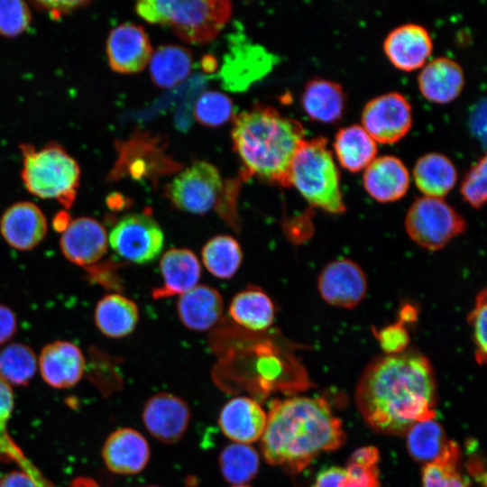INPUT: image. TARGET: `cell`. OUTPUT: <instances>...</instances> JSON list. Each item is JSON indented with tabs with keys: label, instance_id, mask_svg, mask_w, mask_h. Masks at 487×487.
<instances>
[{
	"label": "cell",
	"instance_id": "cell-1",
	"mask_svg": "<svg viewBox=\"0 0 487 487\" xmlns=\"http://www.w3.org/2000/svg\"><path fill=\"white\" fill-rule=\"evenodd\" d=\"M436 377L428 359L414 350L372 361L361 376L356 404L375 431L402 435L414 424L435 418Z\"/></svg>",
	"mask_w": 487,
	"mask_h": 487
},
{
	"label": "cell",
	"instance_id": "cell-2",
	"mask_svg": "<svg viewBox=\"0 0 487 487\" xmlns=\"http://www.w3.org/2000/svg\"><path fill=\"white\" fill-rule=\"evenodd\" d=\"M345 440L342 422L326 400L292 397L271 401L261 451L269 464L299 473L318 455L339 448Z\"/></svg>",
	"mask_w": 487,
	"mask_h": 487
},
{
	"label": "cell",
	"instance_id": "cell-3",
	"mask_svg": "<svg viewBox=\"0 0 487 487\" xmlns=\"http://www.w3.org/2000/svg\"><path fill=\"white\" fill-rule=\"evenodd\" d=\"M231 136L244 175L289 187L292 160L306 139L299 121L255 104L233 118Z\"/></svg>",
	"mask_w": 487,
	"mask_h": 487
},
{
	"label": "cell",
	"instance_id": "cell-4",
	"mask_svg": "<svg viewBox=\"0 0 487 487\" xmlns=\"http://www.w3.org/2000/svg\"><path fill=\"white\" fill-rule=\"evenodd\" d=\"M232 10L231 2L225 0H144L135 5L146 22L167 25L182 41L196 44L214 40Z\"/></svg>",
	"mask_w": 487,
	"mask_h": 487
},
{
	"label": "cell",
	"instance_id": "cell-5",
	"mask_svg": "<svg viewBox=\"0 0 487 487\" xmlns=\"http://www.w3.org/2000/svg\"><path fill=\"white\" fill-rule=\"evenodd\" d=\"M290 186L313 207L332 214L345 210L338 167L324 136L301 142L289 170Z\"/></svg>",
	"mask_w": 487,
	"mask_h": 487
},
{
	"label": "cell",
	"instance_id": "cell-6",
	"mask_svg": "<svg viewBox=\"0 0 487 487\" xmlns=\"http://www.w3.org/2000/svg\"><path fill=\"white\" fill-rule=\"evenodd\" d=\"M23 181L32 194L41 198H56L69 208L79 185L80 169L65 149L50 143L41 149L23 144Z\"/></svg>",
	"mask_w": 487,
	"mask_h": 487
},
{
	"label": "cell",
	"instance_id": "cell-7",
	"mask_svg": "<svg viewBox=\"0 0 487 487\" xmlns=\"http://www.w3.org/2000/svg\"><path fill=\"white\" fill-rule=\"evenodd\" d=\"M464 217L444 198H417L405 217L407 234L417 244L436 251L465 230Z\"/></svg>",
	"mask_w": 487,
	"mask_h": 487
},
{
	"label": "cell",
	"instance_id": "cell-8",
	"mask_svg": "<svg viewBox=\"0 0 487 487\" xmlns=\"http://www.w3.org/2000/svg\"><path fill=\"white\" fill-rule=\"evenodd\" d=\"M223 190L224 182L217 168L207 161H198L170 182L166 195L179 209L204 214L213 208Z\"/></svg>",
	"mask_w": 487,
	"mask_h": 487
},
{
	"label": "cell",
	"instance_id": "cell-9",
	"mask_svg": "<svg viewBox=\"0 0 487 487\" xmlns=\"http://www.w3.org/2000/svg\"><path fill=\"white\" fill-rule=\"evenodd\" d=\"M108 243L124 260L143 264L156 259L163 248V231L151 216L133 213L122 217L112 228Z\"/></svg>",
	"mask_w": 487,
	"mask_h": 487
},
{
	"label": "cell",
	"instance_id": "cell-10",
	"mask_svg": "<svg viewBox=\"0 0 487 487\" xmlns=\"http://www.w3.org/2000/svg\"><path fill=\"white\" fill-rule=\"evenodd\" d=\"M361 121L376 142L393 143L411 128L412 106L400 92L383 93L365 104Z\"/></svg>",
	"mask_w": 487,
	"mask_h": 487
},
{
	"label": "cell",
	"instance_id": "cell-11",
	"mask_svg": "<svg viewBox=\"0 0 487 487\" xmlns=\"http://www.w3.org/2000/svg\"><path fill=\"white\" fill-rule=\"evenodd\" d=\"M321 298L328 304L353 308L365 297L367 280L361 267L349 259L326 264L317 280Z\"/></svg>",
	"mask_w": 487,
	"mask_h": 487
},
{
	"label": "cell",
	"instance_id": "cell-12",
	"mask_svg": "<svg viewBox=\"0 0 487 487\" xmlns=\"http://www.w3.org/2000/svg\"><path fill=\"white\" fill-rule=\"evenodd\" d=\"M142 418L153 437L172 444L180 440L187 431L190 409L183 399L171 393L159 392L147 400Z\"/></svg>",
	"mask_w": 487,
	"mask_h": 487
},
{
	"label": "cell",
	"instance_id": "cell-13",
	"mask_svg": "<svg viewBox=\"0 0 487 487\" xmlns=\"http://www.w3.org/2000/svg\"><path fill=\"white\" fill-rule=\"evenodd\" d=\"M152 48L144 29L134 23H122L114 28L106 40L110 68L118 73L133 74L149 64Z\"/></svg>",
	"mask_w": 487,
	"mask_h": 487
},
{
	"label": "cell",
	"instance_id": "cell-14",
	"mask_svg": "<svg viewBox=\"0 0 487 487\" xmlns=\"http://www.w3.org/2000/svg\"><path fill=\"white\" fill-rule=\"evenodd\" d=\"M107 244L105 227L87 216L71 220L60 240V250L67 260L85 267L95 264L105 255Z\"/></svg>",
	"mask_w": 487,
	"mask_h": 487
},
{
	"label": "cell",
	"instance_id": "cell-15",
	"mask_svg": "<svg viewBox=\"0 0 487 487\" xmlns=\"http://www.w3.org/2000/svg\"><path fill=\"white\" fill-rule=\"evenodd\" d=\"M383 50L398 69L410 71L422 68L431 55L433 41L428 31L413 23L393 28L385 37Z\"/></svg>",
	"mask_w": 487,
	"mask_h": 487
},
{
	"label": "cell",
	"instance_id": "cell-16",
	"mask_svg": "<svg viewBox=\"0 0 487 487\" xmlns=\"http://www.w3.org/2000/svg\"><path fill=\"white\" fill-rule=\"evenodd\" d=\"M47 221L42 211L29 201L10 206L0 218V233L5 241L20 251L36 247L47 234Z\"/></svg>",
	"mask_w": 487,
	"mask_h": 487
},
{
	"label": "cell",
	"instance_id": "cell-17",
	"mask_svg": "<svg viewBox=\"0 0 487 487\" xmlns=\"http://www.w3.org/2000/svg\"><path fill=\"white\" fill-rule=\"evenodd\" d=\"M267 414L261 405L248 397H235L221 409L218 423L224 435L235 443L250 445L261 439Z\"/></svg>",
	"mask_w": 487,
	"mask_h": 487
},
{
	"label": "cell",
	"instance_id": "cell-18",
	"mask_svg": "<svg viewBox=\"0 0 487 487\" xmlns=\"http://www.w3.org/2000/svg\"><path fill=\"white\" fill-rule=\"evenodd\" d=\"M39 366L43 380L49 385L65 389L79 381L86 361L81 350L73 343L54 341L42 348Z\"/></svg>",
	"mask_w": 487,
	"mask_h": 487
},
{
	"label": "cell",
	"instance_id": "cell-19",
	"mask_svg": "<svg viewBox=\"0 0 487 487\" xmlns=\"http://www.w3.org/2000/svg\"><path fill=\"white\" fill-rule=\"evenodd\" d=\"M409 182V170L404 162L394 155L375 157L363 174L366 192L382 203L401 198L407 193Z\"/></svg>",
	"mask_w": 487,
	"mask_h": 487
},
{
	"label": "cell",
	"instance_id": "cell-20",
	"mask_svg": "<svg viewBox=\"0 0 487 487\" xmlns=\"http://www.w3.org/2000/svg\"><path fill=\"white\" fill-rule=\"evenodd\" d=\"M102 455L106 467L119 474H134L142 471L150 458L145 437L135 429L123 427L106 438Z\"/></svg>",
	"mask_w": 487,
	"mask_h": 487
},
{
	"label": "cell",
	"instance_id": "cell-21",
	"mask_svg": "<svg viewBox=\"0 0 487 487\" xmlns=\"http://www.w3.org/2000/svg\"><path fill=\"white\" fill-rule=\"evenodd\" d=\"M418 85L427 100L448 103L456 98L464 87V70L455 60L437 57L423 65L418 75Z\"/></svg>",
	"mask_w": 487,
	"mask_h": 487
},
{
	"label": "cell",
	"instance_id": "cell-22",
	"mask_svg": "<svg viewBox=\"0 0 487 487\" xmlns=\"http://www.w3.org/2000/svg\"><path fill=\"white\" fill-rule=\"evenodd\" d=\"M161 286L152 291L154 299L182 295L197 286L201 268L196 254L186 248H172L161 257Z\"/></svg>",
	"mask_w": 487,
	"mask_h": 487
},
{
	"label": "cell",
	"instance_id": "cell-23",
	"mask_svg": "<svg viewBox=\"0 0 487 487\" xmlns=\"http://www.w3.org/2000/svg\"><path fill=\"white\" fill-rule=\"evenodd\" d=\"M224 302L221 294L207 285H197L180 295L177 303L182 324L193 331H206L222 316Z\"/></svg>",
	"mask_w": 487,
	"mask_h": 487
},
{
	"label": "cell",
	"instance_id": "cell-24",
	"mask_svg": "<svg viewBox=\"0 0 487 487\" xmlns=\"http://www.w3.org/2000/svg\"><path fill=\"white\" fill-rule=\"evenodd\" d=\"M346 96L336 81L313 78L308 80L301 95V105L313 120L334 123L339 120L345 108Z\"/></svg>",
	"mask_w": 487,
	"mask_h": 487
},
{
	"label": "cell",
	"instance_id": "cell-25",
	"mask_svg": "<svg viewBox=\"0 0 487 487\" xmlns=\"http://www.w3.org/2000/svg\"><path fill=\"white\" fill-rule=\"evenodd\" d=\"M416 186L424 196L443 198L455 187L457 170L446 155L431 152L420 156L413 167Z\"/></svg>",
	"mask_w": 487,
	"mask_h": 487
},
{
	"label": "cell",
	"instance_id": "cell-26",
	"mask_svg": "<svg viewBox=\"0 0 487 487\" xmlns=\"http://www.w3.org/2000/svg\"><path fill=\"white\" fill-rule=\"evenodd\" d=\"M333 147L340 165L353 172L364 170L377 153L376 141L357 124L339 128Z\"/></svg>",
	"mask_w": 487,
	"mask_h": 487
},
{
	"label": "cell",
	"instance_id": "cell-27",
	"mask_svg": "<svg viewBox=\"0 0 487 487\" xmlns=\"http://www.w3.org/2000/svg\"><path fill=\"white\" fill-rule=\"evenodd\" d=\"M95 323L107 337L121 338L131 334L139 319L136 304L130 299L117 294H108L96 304Z\"/></svg>",
	"mask_w": 487,
	"mask_h": 487
},
{
	"label": "cell",
	"instance_id": "cell-28",
	"mask_svg": "<svg viewBox=\"0 0 487 487\" xmlns=\"http://www.w3.org/2000/svg\"><path fill=\"white\" fill-rule=\"evenodd\" d=\"M149 66L153 83L162 88H170L189 75L192 54L188 48L180 45H162L152 52Z\"/></svg>",
	"mask_w": 487,
	"mask_h": 487
},
{
	"label": "cell",
	"instance_id": "cell-29",
	"mask_svg": "<svg viewBox=\"0 0 487 487\" xmlns=\"http://www.w3.org/2000/svg\"><path fill=\"white\" fill-rule=\"evenodd\" d=\"M232 318L252 331H262L271 326L275 308L269 296L259 289H247L237 293L229 306Z\"/></svg>",
	"mask_w": 487,
	"mask_h": 487
},
{
	"label": "cell",
	"instance_id": "cell-30",
	"mask_svg": "<svg viewBox=\"0 0 487 487\" xmlns=\"http://www.w3.org/2000/svg\"><path fill=\"white\" fill-rule=\"evenodd\" d=\"M460 462L459 446L448 440L439 456L423 467L422 487H472L460 470Z\"/></svg>",
	"mask_w": 487,
	"mask_h": 487
},
{
	"label": "cell",
	"instance_id": "cell-31",
	"mask_svg": "<svg viewBox=\"0 0 487 487\" xmlns=\"http://www.w3.org/2000/svg\"><path fill=\"white\" fill-rule=\"evenodd\" d=\"M219 465L225 481L234 485H243L257 475L260 456L253 446L234 442L221 451Z\"/></svg>",
	"mask_w": 487,
	"mask_h": 487
},
{
	"label": "cell",
	"instance_id": "cell-32",
	"mask_svg": "<svg viewBox=\"0 0 487 487\" xmlns=\"http://www.w3.org/2000/svg\"><path fill=\"white\" fill-rule=\"evenodd\" d=\"M406 434L409 455L425 464L437 458L448 441L443 427L435 418L414 424Z\"/></svg>",
	"mask_w": 487,
	"mask_h": 487
},
{
	"label": "cell",
	"instance_id": "cell-33",
	"mask_svg": "<svg viewBox=\"0 0 487 487\" xmlns=\"http://www.w3.org/2000/svg\"><path fill=\"white\" fill-rule=\"evenodd\" d=\"M243 259L241 247L230 235H216L207 242L202 260L208 271L221 279H229L239 269Z\"/></svg>",
	"mask_w": 487,
	"mask_h": 487
},
{
	"label": "cell",
	"instance_id": "cell-34",
	"mask_svg": "<svg viewBox=\"0 0 487 487\" xmlns=\"http://www.w3.org/2000/svg\"><path fill=\"white\" fill-rule=\"evenodd\" d=\"M13 408V391L9 383L0 375V459L4 461H14L39 485H43L46 480L26 459L18 446L14 444L7 433V422L11 418Z\"/></svg>",
	"mask_w": 487,
	"mask_h": 487
},
{
	"label": "cell",
	"instance_id": "cell-35",
	"mask_svg": "<svg viewBox=\"0 0 487 487\" xmlns=\"http://www.w3.org/2000/svg\"><path fill=\"white\" fill-rule=\"evenodd\" d=\"M37 359L31 347L13 343L0 351V375L16 386L28 384L35 375Z\"/></svg>",
	"mask_w": 487,
	"mask_h": 487
},
{
	"label": "cell",
	"instance_id": "cell-36",
	"mask_svg": "<svg viewBox=\"0 0 487 487\" xmlns=\"http://www.w3.org/2000/svg\"><path fill=\"white\" fill-rule=\"evenodd\" d=\"M312 487H381L377 465L348 463L320 472Z\"/></svg>",
	"mask_w": 487,
	"mask_h": 487
},
{
	"label": "cell",
	"instance_id": "cell-37",
	"mask_svg": "<svg viewBox=\"0 0 487 487\" xmlns=\"http://www.w3.org/2000/svg\"><path fill=\"white\" fill-rule=\"evenodd\" d=\"M194 115L198 123L217 127L234 117L232 99L218 91H207L200 95L194 106Z\"/></svg>",
	"mask_w": 487,
	"mask_h": 487
},
{
	"label": "cell",
	"instance_id": "cell-38",
	"mask_svg": "<svg viewBox=\"0 0 487 487\" xmlns=\"http://www.w3.org/2000/svg\"><path fill=\"white\" fill-rule=\"evenodd\" d=\"M486 156L482 155L465 173L460 187V192L470 206L480 208L486 201Z\"/></svg>",
	"mask_w": 487,
	"mask_h": 487
},
{
	"label": "cell",
	"instance_id": "cell-39",
	"mask_svg": "<svg viewBox=\"0 0 487 487\" xmlns=\"http://www.w3.org/2000/svg\"><path fill=\"white\" fill-rule=\"evenodd\" d=\"M31 11L20 0L0 1V34L14 37L21 34L31 23Z\"/></svg>",
	"mask_w": 487,
	"mask_h": 487
},
{
	"label": "cell",
	"instance_id": "cell-40",
	"mask_svg": "<svg viewBox=\"0 0 487 487\" xmlns=\"http://www.w3.org/2000/svg\"><path fill=\"white\" fill-rule=\"evenodd\" d=\"M486 289H483L475 299V305L468 316L472 326L473 339L475 345V359L479 364L486 361L487 354V303Z\"/></svg>",
	"mask_w": 487,
	"mask_h": 487
},
{
	"label": "cell",
	"instance_id": "cell-41",
	"mask_svg": "<svg viewBox=\"0 0 487 487\" xmlns=\"http://www.w3.org/2000/svg\"><path fill=\"white\" fill-rule=\"evenodd\" d=\"M375 335L385 354L402 353L409 343V332L400 320L375 331Z\"/></svg>",
	"mask_w": 487,
	"mask_h": 487
},
{
	"label": "cell",
	"instance_id": "cell-42",
	"mask_svg": "<svg viewBox=\"0 0 487 487\" xmlns=\"http://www.w3.org/2000/svg\"><path fill=\"white\" fill-rule=\"evenodd\" d=\"M86 279L91 283H96L107 288H115L117 282L115 281L113 274V263L102 262L87 266Z\"/></svg>",
	"mask_w": 487,
	"mask_h": 487
},
{
	"label": "cell",
	"instance_id": "cell-43",
	"mask_svg": "<svg viewBox=\"0 0 487 487\" xmlns=\"http://www.w3.org/2000/svg\"><path fill=\"white\" fill-rule=\"evenodd\" d=\"M17 330V319L14 311L0 304V345L11 339Z\"/></svg>",
	"mask_w": 487,
	"mask_h": 487
},
{
	"label": "cell",
	"instance_id": "cell-44",
	"mask_svg": "<svg viewBox=\"0 0 487 487\" xmlns=\"http://www.w3.org/2000/svg\"><path fill=\"white\" fill-rule=\"evenodd\" d=\"M85 4L87 2L84 1H39L35 3L39 8L48 10L54 19L63 14L70 13Z\"/></svg>",
	"mask_w": 487,
	"mask_h": 487
},
{
	"label": "cell",
	"instance_id": "cell-45",
	"mask_svg": "<svg viewBox=\"0 0 487 487\" xmlns=\"http://www.w3.org/2000/svg\"><path fill=\"white\" fill-rule=\"evenodd\" d=\"M470 126L473 134L485 141V102H479L470 114Z\"/></svg>",
	"mask_w": 487,
	"mask_h": 487
},
{
	"label": "cell",
	"instance_id": "cell-46",
	"mask_svg": "<svg viewBox=\"0 0 487 487\" xmlns=\"http://www.w3.org/2000/svg\"><path fill=\"white\" fill-rule=\"evenodd\" d=\"M380 459L379 450L375 446H363L356 449L350 456L348 463L363 465H377Z\"/></svg>",
	"mask_w": 487,
	"mask_h": 487
},
{
	"label": "cell",
	"instance_id": "cell-47",
	"mask_svg": "<svg viewBox=\"0 0 487 487\" xmlns=\"http://www.w3.org/2000/svg\"><path fill=\"white\" fill-rule=\"evenodd\" d=\"M0 487H39V485L25 472L14 471L0 481Z\"/></svg>",
	"mask_w": 487,
	"mask_h": 487
},
{
	"label": "cell",
	"instance_id": "cell-48",
	"mask_svg": "<svg viewBox=\"0 0 487 487\" xmlns=\"http://www.w3.org/2000/svg\"><path fill=\"white\" fill-rule=\"evenodd\" d=\"M71 222L67 211H60L53 218L52 225L57 232H64Z\"/></svg>",
	"mask_w": 487,
	"mask_h": 487
},
{
	"label": "cell",
	"instance_id": "cell-49",
	"mask_svg": "<svg viewBox=\"0 0 487 487\" xmlns=\"http://www.w3.org/2000/svg\"><path fill=\"white\" fill-rule=\"evenodd\" d=\"M400 321L404 324V322H411L415 320L416 311L413 307L410 305H406L403 307L400 313Z\"/></svg>",
	"mask_w": 487,
	"mask_h": 487
},
{
	"label": "cell",
	"instance_id": "cell-50",
	"mask_svg": "<svg viewBox=\"0 0 487 487\" xmlns=\"http://www.w3.org/2000/svg\"><path fill=\"white\" fill-rule=\"evenodd\" d=\"M70 487H99V486L94 480L90 478L78 477L71 482Z\"/></svg>",
	"mask_w": 487,
	"mask_h": 487
},
{
	"label": "cell",
	"instance_id": "cell-51",
	"mask_svg": "<svg viewBox=\"0 0 487 487\" xmlns=\"http://www.w3.org/2000/svg\"><path fill=\"white\" fill-rule=\"evenodd\" d=\"M232 487H251V486L243 484V485H234Z\"/></svg>",
	"mask_w": 487,
	"mask_h": 487
},
{
	"label": "cell",
	"instance_id": "cell-52",
	"mask_svg": "<svg viewBox=\"0 0 487 487\" xmlns=\"http://www.w3.org/2000/svg\"><path fill=\"white\" fill-rule=\"evenodd\" d=\"M146 487H158V486H146Z\"/></svg>",
	"mask_w": 487,
	"mask_h": 487
}]
</instances>
